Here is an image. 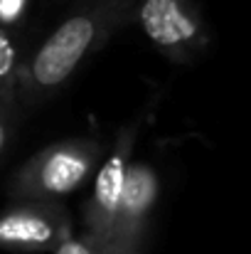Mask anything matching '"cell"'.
Masks as SVG:
<instances>
[{"label": "cell", "mask_w": 251, "mask_h": 254, "mask_svg": "<svg viewBox=\"0 0 251 254\" xmlns=\"http://www.w3.org/2000/svg\"><path fill=\"white\" fill-rule=\"evenodd\" d=\"M103 35V22L96 15L79 12L67 17L35 52L30 64L20 67V89L27 104L54 96L69 77L77 72L82 60L99 45Z\"/></svg>", "instance_id": "obj_1"}, {"label": "cell", "mask_w": 251, "mask_h": 254, "mask_svg": "<svg viewBox=\"0 0 251 254\" xmlns=\"http://www.w3.org/2000/svg\"><path fill=\"white\" fill-rule=\"evenodd\" d=\"M101 146L89 138L59 141L35 153L10 180L15 200H59L79 190L99 163Z\"/></svg>", "instance_id": "obj_2"}, {"label": "cell", "mask_w": 251, "mask_h": 254, "mask_svg": "<svg viewBox=\"0 0 251 254\" xmlns=\"http://www.w3.org/2000/svg\"><path fill=\"white\" fill-rule=\"evenodd\" d=\"M69 235H74L72 217L57 200H17L0 212V250L54 252Z\"/></svg>", "instance_id": "obj_3"}, {"label": "cell", "mask_w": 251, "mask_h": 254, "mask_svg": "<svg viewBox=\"0 0 251 254\" xmlns=\"http://www.w3.org/2000/svg\"><path fill=\"white\" fill-rule=\"evenodd\" d=\"M133 133H136L133 128L121 131L118 141L113 143V151L108 153V158L103 161V166L94 178V190L89 200L84 202V225H86L84 240H89L91 245L106 252L111 240V225L116 217V205L133 153Z\"/></svg>", "instance_id": "obj_4"}, {"label": "cell", "mask_w": 251, "mask_h": 254, "mask_svg": "<svg viewBox=\"0 0 251 254\" xmlns=\"http://www.w3.org/2000/svg\"><path fill=\"white\" fill-rule=\"evenodd\" d=\"M160 185L158 173L148 163H128L126 180L121 188V197L116 205V217L111 225V252H138L141 240L148 227V217L155 207Z\"/></svg>", "instance_id": "obj_5"}, {"label": "cell", "mask_w": 251, "mask_h": 254, "mask_svg": "<svg viewBox=\"0 0 251 254\" xmlns=\"http://www.w3.org/2000/svg\"><path fill=\"white\" fill-rule=\"evenodd\" d=\"M141 25L153 45L177 62L192 60L204 45L202 25L182 0H146L141 7Z\"/></svg>", "instance_id": "obj_6"}, {"label": "cell", "mask_w": 251, "mask_h": 254, "mask_svg": "<svg viewBox=\"0 0 251 254\" xmlns=\"http://www.w3.org/2000/svg\"><path fill=\"white\" fill-rule=\"evenodd\" d=\"M20 89V57L12 37L0 27V106L15 109Z\"/></svg>", "instance_id": "obj_7"}, {"label": "cell", "mask_w": 251, "mask_h": 254, "mask_svg": "<svg viewBox=\"0 0 251 254\" xmlns=\"http://www.w3.org/2000/svg\"><path fill=\"white\" fill-rule=\"evenodd\" d=\"M54 254H108V252L101 250V247H96V245H91V242L84 240V237L69 235L67 240H62V242L54 247Z\"/></svg>", "instance_id": "obj_8"}, {"label": "cell", "mask_w": 251, "mask_h": 254, "mask_svg": "<svg viewBox=\"0 0 251 254\" xmlns=\"http://www.w3.org/2000/svg\"><path fill=\"white\" fill-rule=\"evenodd\" d=\"M12 121H15V109L0 106V156L5 153L10 136H12Z\"/></svg>", "instance_id": "obj_9"}, {"label": "cell", "mask_w": 251, "mask_h": 254, "mask_svg": "<svg viewBox=\"0 0 251 254\" xmlns=\"http://www.w3.org/2000/svg\"><path fill=\"white\" fill-rule=\"evenodd\" d=\"M25 2H27V0H0V22H2V25L15 22V20L22 15Z\"/></svg>", "instance_id": "obj_10"}, {"label": "cell", "mask_w": 251, "mask_h": 254, "mask_svg": "<svg viewBox=\"0 0 251 254\" xmlns=\"http://www.w3.org/2000/svg\"><path fill=\"white\" fill-rule=\"evenodd\" d=\"M111 254H138V252H111Z\"/></svg>", "instance_id": "obj_11"}]
</instances>
